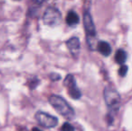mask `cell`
Listing matches in <instances>:
<instances>
[{
  "label": "cell",
  "instance_id": "obj_1",
  "mask_svg": "<svg viewBox=\"0 0 132 131\" xmlns=\"http://www.w3.org/2000/svg\"><path fill=\"white\" fill-rule=\"evenodd\" d=\"M84 27H85V35H86L87 45L91 50H94L98 43L96 39L97 32H96L93 17L88 10H85L84 12Z\"/></svg>",
  "mask_w": 132,
  "mask_h": 131
},
{
  "label": "cell",
  "instance_id": "obj_2",
  "mask_svg": "<svg viewBox=\"0 0 132 131\" xmlns=\"http://www.w3.org/2000/svg\"><path fill=\"white\" fill-rule=\"evenodd\" d=\"M49 101L51 106L56 110V111L59 112L67 119H73L75 118V110L67 102L66 100L63 99L61 96L52 94L50 96Z\"/></svg>",
  "mask_w": 132,
  "mask_h": 131
},
{
  "label": "cell",
  "instance_id": "obj_3",
  "mask_svg": "<svg viewBox=\"0 0 132 131\" xmlns=\"http://www.w3.org/2000/svg\"><path fill=\"white\" fill-rule=\"evenodd\" d=\"M103 98L108 108L112 112H117L120 106V95L116 89L107 86L103 90Z\"/></svg>",
  "mask_w": 132,
  "mask_h": 131
},
{
  "label": "cell",
  "instance_id": "obj_4",
  "mask_svg": "<svg viewBox=\"0 0 132 131\" xmlns=\"http://www.w3.org/2000/svg\"><path fill=\"white\" fill-rule=\"evenodd\" d=\"M61 18H62V15H61L60 11L54 6L47 7L42 16L44 24L51 27L59 25L61 22Z\"/></svg>",
  "mask_w": 132,
  "mask_h": 131
},
{
  "label": "cell",
  "instance_id": "obj_5",
  "mask_svg": "<svg viewBox=\"0 0 132 131\" xmlns=\"http://www.w3.org/2000/svg\"><path fill=\"white\" fill-rule=\"evenodd\" d=\"M35 119L40 126L47 128H55L59 123L57 118L54 117L52 115H50L49 113H46L43 111H38L35 114Z\"/></svg>",
  "mask_w": 132,
  "mask_h": 131
},
{
  "label": "cell",
  "instance_id": "obj_6",
  "mask_svg": "<svg viewBox=\"0 0 132 131\" xmlns=\"http://www.w3.org/2000/svg\"><path fill=\"white\" fill-rule=\"evenodd\" d=\"M64 85L68 90V93L71 98L75 100H78L81 98L82 93L79 88L77 87V82L73 75H68L64 79Z\"/></svg>",
  "mask_w": 132,
  "mask_h": 131
},
{
  "label": "cell",
  "instance_id": "obj_7",
  "mask_svg": "<svg viewBox=\"0 0 132 131\" xmlns=\"http://www.w3.org/2000/svg\"><path fill=\"white\" fill-rule=\"evenodd\" d=\"M67 47L74 58H77L80 52V40L77 37H72L66 42Z\"/></svg>",
  "mask_w": 132,
  "mask_h": 131
},
{
  "label": "cell",
  "instance_id": "obj_8",
  "mask_svg": "<svg viewBox=\"0 0 132 131\" xmlns=\"http://www.w3.org/2000/svg\"><path fill=\"white\" fill-rule=\"evenodd\" d=\"M96 49H97V50L104 57L110 56L111 53V45H110L108 42L103 41V40H101V41L98 42L97 45H96Z\"/></svg>",
  "mask_w": 132,
  "mask_h": 131
},
{
  "label": "cell",
  "instance_id": "obj_9",
  "mask_svg": "<svg viewBox=\"0 0 132 131\" xmlns=\"http://www.w3.org/2000/svg\"><path fill=\"white\" fill-rule=\"evenodd\" d=\"M66 23L69 26H76L79 23V16L75 11L71 10L68 13L66 17Z\"/></svg>",
  "mask_w": 132,
  "mask_h": 131
},
{
  "label": "cell",
  "instance_id": "obj_10",
  "mask_svg": "<svg viewBox=\"0 0 132 131\" xmlns=\"http://www.w3.org/2000/svg\"><path fill=\"white\" fill-rule=\"evenodd\" d=\"M126 59H127V53L125 52V50L118 49L116 54H115V60H116L117 63L122 66L126 62Z\"/></svg>",
  "mask_w": 132,
  "mask_h": 131
},
{
  "label": "cell",
  "instance_id": "obj_11",
  "mask_svg": "<svg viewBox=\"0 0 132 131\" xmlns=\"http://www.w3.org/2000/svg\"><path fill=\"white\" fill-rule=\"evenodd\" d=\"M60 131H75V128H74V127L72 126L70 123L66 122L62 125V127H61V128H60Z\"/></svg>",
  "mask_w": 132,
  "mask_h": 131
},
{
  "label": "cell",
  "instance_id": "obj_12",
  "mask_svg": "<svg viewBox=\"0 0 132 131\" xmlns=\"http://www.w3.org/2000/svg\"><path fill=\"white\" fill-rule=\"evenodd\" d=\"M127 71H128V66L125 65H122L119 69V74H120V76L124 77L126 75H127Z\"/></svg>",
  "mask_w": 132,
  "mask_h": 131
},
{
  "label": "cell",
  "instance_id": "obj_13",
  "mask_svg": "<svg viewBox=\"0 0 132 131\" xmlns=\"http://www.w3.org/2000/svg\"><path fill=\"white\" fill-rule=\"evenodd\" d=\"M39 84V79L38 78H34V79H30V84H29V87L30 89H34Z\"/></svg>",
  "mask_w": 132,
  "mask_h": 131
},
{
  "label": "cell",
  "instance_id": "obj_14",
  "mask_svg": "<svg viewBox=\"0 0 132 131\" xmlns=\"http://www.w3.org/2000/svg\"><path fill=\"white\" fill-rule=\"evenodd\" d=\"M50 77H51V79L52 81H57L61 78L60 75H59V74H56V73H52L51 75H50Z\"/></svg>",
  "mask_w": 132,
  "mask_h": 131
},
{
  "label": "cell",
  "instance_id": "obj_15",
  "mask_svg": "<svg viewBox=\"0 0 132 131\" xmlns=\"http://www.w3.org/2000/svg\"><path fill=\"white\" fill-rule=\"evenodd\" d=\"M32 131H42V130L39 129L38 128H32Z\"/></svg>",
  "mask_w": 132,
  "mask_h": 131
}]
</instances>
